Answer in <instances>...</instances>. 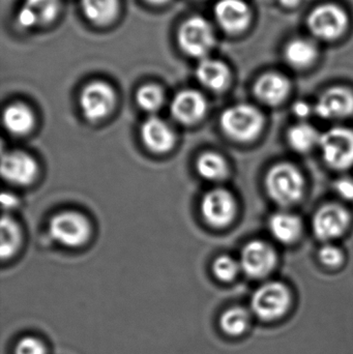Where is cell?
Listing matches in <instances>:
<instances>
[{
    "label": "cell",
    "instance_id": "6da1fadb",
    "mask_svg": "<svg viewBox=\"0 0 353 354\" xmlns=\"http://www.w3.org/2000/svg\"><path fill=\"white\" fill-rule=\"evenodd\" d=\"M352 19L345 8L337 2H323L315 6L306 17L309 35L321 43H336L350 29Z\"/></svg>",
    "mask_w": 353,
    "mask_h": 354
},
{
    "label": "cell",
    "instance_id": "7a4b0ae2",
    "mask_svg": "<svg viewBox=\"0 0 353 354\" xmlns=\"http://www.w3.org/2000/svg\"><path fill=\"white\" fill-rule=\"evenodd\" d=\"M265 189L276 203L289 206L302 199L305 179L300 170L292 164H277L267 172Z\"/></svg>",
    "mask_w": 353,
    "mask_h": 354
},
{
    "label": "cell",
    "instance_id": "3957f363",
    "mask_svg": "<svg viewBox=\"0 0 353 354\" xmlns=\"http://www.w3.org/2000/svg\"><path fill=\"white\" fill-rule=\"evenodd\" d=\"M265 126V118L256 108L238 104L228 108L221 115V127L226 135L240 142L254 140Z\"/></svg>",
    "mask_w": 353,
    "mask_h": 354
},
{
    "label": "cell",
    "instance_id": "277c9868",
    "mask_svg": "<svg viewBox=\"0 0 353 354\" xmlns=\"http://www.w3.org/2000/svg\"><path fill=\"white\" fill-rule=\"evenodd\" d=\"M292 306V293L286 285L269 282L259 287L251 299L253 313L263 322L283 317Z\"/></svg>",
    "mask_w": 353,
    "mask_h": 354
},
{
    "label": "cell",
    "instance_id": "5b68a950",
    "mask_svg": "<svg viewBox=\"0 0 353 354\" xmlns=\"http://www.w3.org/2000/svg\"><path fill=\"white\" fill-rule=\"evenodd\" d=\"M178 41L184 53L203 59L215 47V29L207 19L192 17L182 23L178 30Z\"/></svg>",
    "mask_w": 353,
    "mask_h": 354
},
{
    "label": "cell",
    "instance_id": "8992f818",
    "mask_svg": "<svg viewBox=\"0 0 353 354\" xmlns=\"http://www.w3.org/2000/svg\"><path fill=\"white\" fill-rule=\"evenodd\" d=\"M319 147L325 164L336 170H345L353 165V131L333 128L321 135Z\"/></svg>",
    "mask_w": 353,
    "mask_h": 354
},
{
    "label": "cell",
    "instance_id": "52a82bcc",
    "mask_svg": "<svg viewBox=\"0 0 353 354\" xmlns=\"http://www.w3.org/2000/svg\"><path fill=\"white\" fill-rule=\"evenodd\" d=\"M52 239L66 247H78L88 239L90 226L82 214L64 212L52 218L49 227Z\"/></svg>",
    "mask_w": 353,
    "mask_h": 354
},
{
    "label": "cell",
    "instance_id": "ba28073f",
    "mask_svg": "<svg viewBox=\"0 0 353 354\" xmlns=\"http://www.w3.org/2000/svg\"><path fill=\"white\" fill-rule=\"evenodd\" d=\"M215 18L224 32L238 37L250 29L254 14L246 0H219L215 6Z\"/></svg>",
    "mask_w": 353,
    "mask_h": 354
},
{
    "label": "cell",
    "instance_id": "9c48e42d",
    "mask_svg": "<svg viewBox=\"0 0 353 354\" xmlns=\"http://www.w3.org/2000/svg\"><path fill=\"white\" fill-rule=\"evenodd\" d=\"M115 104V93L107 83L95 81L83 89L80 106L83 115L91 122L106 118Z\"/></svg>",
    "mask_w": 353,
    "mask_h": 354
},
{
    "label": "cell",
    "instance_id": "30bf717a",
    "mask_svg": "<svg viewBox=\"0 0 353 354\" xmlns=\"http://www.w3.org/2000/svg\"><path fill=\"white\" fill-rule=\"evenodd\" d=\"M276 261L277 256L269 243L253 241L242 250L240 268L250 278L261 279L271 274Z\"/></svg>",
    "mask_w": 353,
    "mask_h": 354
},
{
    "label": "cell",
    "instance_id": "8fae6325",
    "mask_svg": "<svg viewBox=\"0 0 353 354\" xmlns=\"http://www.w3.org/2000/svg\"><path fill=\"white\" fill-rule=\"evenodd\" d=\"M282 56L292 70L307 71L318 62L321 46L310 35L292 37L284 45Z\"/></svg>",
    "mask_w": 353,
    "mask_h": 354
},
{
    "label": "cell",
    "instance_id": "7c38bea8",
    "mask_svg": "<svg viewBox=\"0 0 353 354\" xmlns=\"http://www.w3.org/2000/svg\"><path fill=\"white\" fill-rule=\"evenodd\" d=\"M233 196L223 189H215L205 194L201 202V212L209 224L213 227L229 225L236 216Z\"/></svg>",
    "mask_w": 353,
    "mask_h": 354
},
{
    "label": "cell",
    "instance_id": "4fadbf2b",
    "mask_svg": "<svg viewBox=\"0 0 353 354\" xmlns=\"http://www.w3.org/2000/svg\"><path fill=\"white\" fill-rule=\"evenodd\" d=\"M350 225V214L338 204H327L313 218V232L321 241H331L343 234Z\"/></svg>",
    "mask_w": 353,
    "mask_h": 354
},
{
    "label": "cell",
    "instance_id": "5bb4252c",
    "mask_svg": "<svg viewBox=\"0 0 353 354\" xmlns=\"http://www.w3.org/2000/svg\"><path fill=\"white\" fill-rule=\"evenodd\" d=\"M315 111L325 120H341L353 113V93L345 86L325 89L317 100Z\"/></svg>",
    "mask_w": 353,
    "mask_h": 354
},
{
    "label": "cell",
    "instance_id": "9a60e30c",
    "mask_svg": "<svg viewBox=\"0 0 353 354\" xmlns=\"http://www.w3.org/2000/svg\"><path fill=\"white\" fill-rule=\"evenodd\" d=\"M253 91L256 99L265 105L278 106L289 95L292 82L282 73L269 71L256 79L253 85Z\"/></svg>",
    "mask_w": 353,
    "mask_h": 354
},
{
    "label": "cell",
    "instance_id": "2e32d148",
    "mask_svg": "<svg viewBox=\"0 0 353 354\" xmlns=\"http://www.w3.org/2000/svg\"><path fill=\"white\" fill-rule=\"evenodd\" d=\"M37 174L35 160L23 151H10L1 158V174L6 180L18 185L32 183Z\"/></svg>",
    "mask_w": 353,
    "mask_h": 354
},
{
    "label": "cell",
    "instance_id": "e0dca14e",
    "mask_svg": "<svg viewBox=\"0 0 353 354\" xmlns=\"http://www.w3.org/2000/svg\"><path fill=\"white\" fill-rule=\"evenodd\" d=\"M60 12L59 0H25L19 10V24L24 28L53 22Z\"/></svg>",
    "mask_w": 353,
    "mask_h": 354
},
{
    "label": "cell",
    "instance_id": "ac0fdd59",
    "mask_svg": "<svg viewBox=\"0 0 353 354\" xmlns=\"http://www.w3.org/2000/svg\"><path fill=\"white\" fill-rule=\"evenodd\" d=\"M207 103L202 93L197 91H180L171 104V113L182 124H191L198 122L207 112Z\"/></svg>",
    "mask_w": 353,
    "mask_h": 354
},
{
    "label": "cell",
    "instance_id": "d6986e66",
    "mask_svg": "<svg viewBox=\"0 0 353 354\" xmlns=\"http://www.w3.org/2000/svg\"><path fill=\"white\" fill-rule=\"evenodd\" d=\"M141 137L145 147L153 153H167L175 143L171 127L159 118H149L143 122Z\"/></svg>",
    "mask_w": 353,
    "mask_h": 354
},
{
    "label": "cell",
    "instance_id": "ffe728a7",
    "mask_svg": "<svg viewBox=\"0 0 353 354\" xmlns=\"http://www.w3.org/2000/svg\"><path fill=\"white\" fill-rule=\"evenodd\" d=\"M199 82L209 91H223L231 82V71L222 60L203 58L196 71Z\"/></svg>",
    "mask_w": 353,
    "mask_h": 354
},
{
    "label": "cell",
    "instance_id": "44dd1931",
    "mask_svg": "<svg viewBox=\"0 0 353 354\" xmlns=\"http://www.w3.org/2000/svg\"><path fill=\"white\" fill-rule=\"evenodd\" d=\"M269 227L277 241L287 245L298 241L303 230L300 218L288 212H278L271 216Z\"/></svg>",
    "mask_w": 353,
    "mask_h": 354
},
{
    "label": "cell",
    "instance_id": "7402d4cb",
    "mask_svg": "<svg viewBox=\"0 0 353 354\" xmlns=\"http://www.w3.org/2000/svg\"><path fill=\"white\" fill-rule=\"evenodd\" d=\"M35 124L32 112L24 104H12L3 112V124L12 134L21 136L30 132Z\"/></svg>",
    "mask_w": 353,
    "mask_h": 354
},
{
    "label": "cell",
    "instance_id": "603a6c76",
    "mask_svg": "<svg viewBox=\"0 0 353 354\" xmlns=\"http://www.w3.org/2000/svg\"><path fill=\"white\" fill-rule=\"evenodd\" d=\"M82 10L86 18L97 25L110 24L117 17L118 0H82Z\"/></svg>",
    "mask_w": 353,
    "mask_h": 354
},
{
    "label": "cell",
    "instance_id": "cb8c5ba5",
    "mask_svg": "<svg viewBox=\"0 0 353 354\" xmlns=\"http://www.w3.org/2000/svg\"><path fill=\"white\" fill-rule=\"evenodd\" d=\"M250 324V313L242 307L230 308L220 317L221 330L228 336H242L247 332Z\"/></svg>",
    "mask_w": 353,
    "mask_h": 354
},
{
    "label": "cell",
    "instance_id": "d4e9b609",
    "mask_svg": "<svg viewBox=\"0 0 353 354\" xmlns=\"http://www.w3.org/2000/svg\"><path fill=\"white\" fill-rule=\"evenodd\" d=\"M287 140L292 149L298 153H308L319 145L321 135L310 124H300L288 131Z\"/></svg>",
    "mask_w": 353,
    "mask_h": 354
},
{
    "label": "cell",
    "instance_id": "484cf974",
    "mask_svg": "<svg viewBox=\"0 0 353 354\" xmlns=\"http://www.w3.org/2000/svg\"><path fill=\"white\" fill-rule=\"evenodd\" d=\"M197 170L207 180H221L227 176L228 167L222 156L216 153H205L197 162Z\"/></svg>",
    "mask_w": 353,
    "mask_h": 354
},
{
    "label": "cell",
    "instance_id": "4316f807",
    "mask_svg": "<svg viewBox=\"0 0 353 354\" xmlns=\"http://www.w3.org/2000/svg\"><path fill=\"white\" fill-rule=\"evenodd\" d=\"M0 254L2 259L10 257L18 249L20 243V229L10 216H3L1 218V227H0Z\"/></svg>",
    "mask_w": 353,
    "mask_h": 354
},
{
    "label": "cell",
    "instance_id": "83f0119b",
    "mask_svg": "<svg viewBox=\"0 0 353 354\" xmlns=\"http://www.w3.org/2000/svg\"><path fill=\"white\" fill-rule=\"evenodd\" d=\"M138 105L146 111L153 112L163 105V91L157 85L149 84L139 88L136 95Z\"/></svg>",
    "mask_w": 353,
    "mask_h": 354
},
{
    "label": "cell",
    "instance_id": "f1b7e54d",
    "mask_svg": "<svg viewBox=\"0 0 353 354\" xmlns=\"http://www.w3.org/2000/svg\"><path fill=\"white\" fill-rule=\"evenodd\" d=\"M213 270V274L220 281L230 282L238 276L240 266L233 258L223 255L215 260Z\"/></svg>",
    "mask_w": 353,
    "mask_h": 354
},
{
    "label": "cell",
    "instance_id": "f546056e",
    "mask_svg": "<svg viewBox=\"0 0 353 354\" xmlns=\"http://www.w3.org/2000/svg\"><path fill=\"white\" fill-rule=\"evenodd\" d=\"M15 354H47V348L39 338L27 336L18 341Z\"/></svg>",
    "mask_w": 353,
    "mask_h": 354
},
{
    "label": "cell",
    "instance_id": "4dcf8cb0",
    "mask_svg": "<svg viewBox=\"0 0 353 354\" xmlns=\"http://www.w3.org/2000/svg\"><path fill=\"white\" fill-rule=\"evenodd\" d=\"M319 259L329 268H337L343 261V254L334 245H327L321 248L319 251Z\"/></svg>",
    "mask_w": 353,
    "mask_h": 354
},
{
    "label": "cell",
    "instance_id": "1f68e13d",
    "mask_svg": "<svg viewBox=\"0 0 353 354\" xmlns=\"http://www.w3.org/2000/svg\"><path fill=\"white\" fill-rule=\"evenodd\" d=\"M338 193L341 197L347 200L353 199V181L350 179H342L336 185Z\"/></svg>",
    "mask_w": 353,
    "mask_h": 354
},
{
    "label": "cell",
    "instance_id": "d6a6232c",
    "mask_svg": "<svg viewBox=\"0 0 353 354\" xmlns=\"http://www.w3.org/2000/svg\"><path fill=\"white\" fill-rule=\"evenodd\" d=\"M1 203L4 208L10 209V208L16 207L17 204H18V199L12 194L3 193L1 196Z\"/></svg>",
    "mask_w": 353,
    "mask_h": 354
},
{
    "label": "cell",
    "instance_id": "836d02e7",
    "mask_svg": "<svg viewBox=\"0 0 353 354\" xmlns=\"http://www.w3.org/2000/svg\"><path fill=\"white\" fill-rule=\"evenodd\" d=\"M280 6L285 10H294L302 4L303 0H277Z\"/></svg>",
    "mask_w": 353,
    "mask_h": 354
},
{
    "label": "cell",
    "instance_id": "e575fe53",
    "mask_svg": "<svg viewBox=\"0 0 353 354\" xmlns=\"http://www.w3.org/2000/svg\"><path fill=\"white\" fill-rule=\"evenodd\" d=\"M294 112L300 118H306L310 113V109L306 103H296V105L294 106Z\"/></svg>",
    "mask_w": 353,
    "mask_h": 354
},
{
    "label": "cell",
    "instance_id": "d590c367",
    "mask_svg": "<svg viewBox=\"0 0 353 354\" xmlns=\"http://www.w3.org/2000/svg\"><path fill=\"white\" fill-rule=\"evenodd\" d=\"M145 1L153 4V6H162V4L167 3L169 0H145Z\"/></svg>",
    "mask_w": 353,
    "mask_h": 354
}]
</instances>
